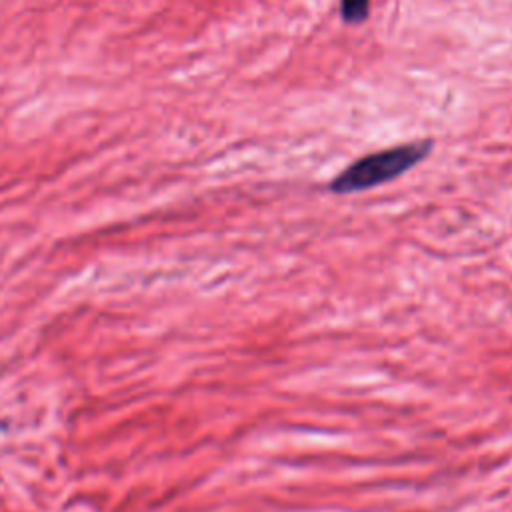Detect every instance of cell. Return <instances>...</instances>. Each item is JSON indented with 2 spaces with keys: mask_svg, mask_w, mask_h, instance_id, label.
I'll use <instances>...</instances> for the list:
<instances>
[{
  "mask_svg": "<svg viewBox=\"0 0 512 512\" xmlns=\"http://www.w3.org/2000/svg\"><path fill=\"white\" fill-rule=\"evenodd\" d=\"M430 150L432 140H416L366 154L354 160L330 182V192L352 194L396 180L398 176L420 164L430 154Z\"/></svg>",
  "mask_w": 512,
  "mask_h": 512,
  "instance_id": "6da1fadb",
  "label": "cell"
},
{
  "mask_svg": "<svg viewBox=\"0 0 512 512\" xmlns=\"http://www.w3.org/2000/svg\"><path fill=\"white\" fill-rule=\"evenodd\" d=\"M370 0H340V16L346 24H360L366 20Z\"/></svg>",
  "mask_w": 512,
  "mask_h": 512,
  "instance_id": "7a4b0ae2",
  "label": "cell"
}]
</instances>
